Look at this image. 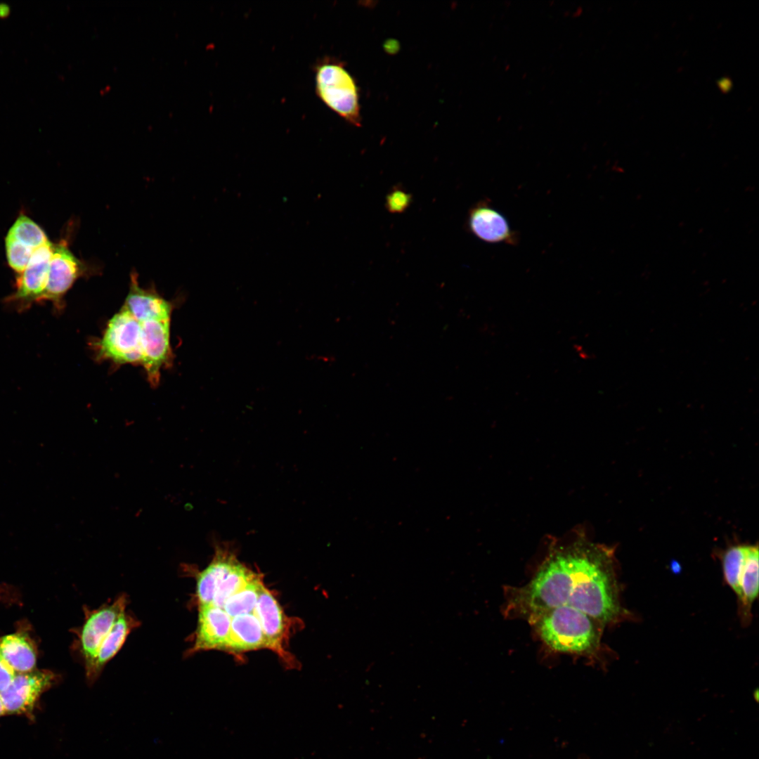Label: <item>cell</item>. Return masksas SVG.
I'll return each mask as SVG.
<instances>
[{
  "instance_id": "cell-1",
  "label": "cell",
  "mask_w": 759,
  "mask_h": 759,
  "mask_svg": "<svg viewBox=\"0 0 759 759\" xmlns=\"http://www.w3.org/2000/svg\"><path fill=\"white\" fill-rule=\"evenodd\" d=\"M611 552L577 534L552 546L533 577L511 588L507 607L529 616L557 606L576 608L602 625L622 614Z\"/></svg>"
},
{
  "instance_id": "cell-2",
  "label": "cell",
  "mask_w": 759,
  "mask_h": 759,
  "mask_svg": "<svg viewBox=\"0 0 759 759\" xmlns=\"http://www.w3.org/2000/svg\"><path fill=\"white\" fill-rule=\"evenodd\" d=\"M540 640L562 653L590 655L599 647L602 624L571 606H557L528 618Z\"/></svg>"
},
{
  "instance_id": "cell-3",
  "label": "cell",
  "mask_w": 759,
  "mask_h": 759,
  "mask_svg": "<svg viewBox=\"0 0 759 759\" xmlns=\"http://www.w3.org/2000/svg\"><path fill=\"white\" fill-rule=\"evenodd\" d=\"M315 90L320 100L349 123L359 126V91L342 62L325 58L315 66Z\"/></svg>"
},
{
  "instance_id": "cell-4",
  "label": "cell",
  "mask_w": 759,
  "mask_h": 759,
  "mask_svg": "<svg viewBox=\"0 0 759 759\" xmlns=\"http://www.w3.org/2000/svg\"><path fill=\"white\" fill-rule=\"evenodd\" d=\"M141 320L123 306L108 321L100 339L93 343L96 359L115 364H143Z\"/></svg>"
},
{
  "instance_id": "cell-5",
  "label": "cell",
  "mask_w": 759,
  "mask_h": 759,
  "mask_svg": "<svg viewBox=\"0 0 759 759\" xmlns=\"http://www.w3.org/2000/svg\"><path fill=\"white\" fill-rule=\"evenodd\" d=\"M128 597L122 594L95 609L84 607V621L78 633V649L89 670L98 650L118 618L125 612Z\"/></svg>"
},
{
  "instance_id": "cell-6",
  "label": "cell",
  "mask_w": 759,
  "mask_h": 759,
  "mask_svg": "<svg viewBox=\"0 0 759 759\" xmlns=\"http://www.w3.org/2000/svg\"><path fill=\"white\" fill-rule=\"evenodd\" d=\"M90 267L74 256L66 243L53 245L49 263L48 283L40 301H51L57 310L64 306L63 298L74 283L90 274Z\"/></svg>"
},
{
  "instance_id": "cell-7",
  "label": "cell",
  "mask_w": 759,
  "mask_h": 759,
  "mask_svg": "<svg viewBox=\"0 0 759 759\" xmlns=\"http://www.w3.org/2000/svg\"><path fill=\"white\" fill-rule=\"evenodd\" d=\"M53 245L48 241L35 250L16 280L15 292L6 299V302L11 303L17 310L22 311L40 301L48 283Z\"/></svg>"
},
{
  "instance_id": "cell-8",
  "label": "cell",
  "mask_w": 759,
  "mask_h": 759,
  "mask_svg": "<svg viewBox=\"0 0 759 759\" xmlns=\"http://www.w3.org/2000/svg\"><path fill=\"white\" fill-rule=\"evenodd\" d=\"M54 675L48 670L20 673L1 692L6 713H30L40 695L51 687Z\"/></svg>"
},
{
  "instance_id": "cell-9",
  "label": "cell",
  "mask_w": 759,
  "mask_h": 759,
  "mask_svg": "<svg viewBox=\"0 0 759 759\" xmlns=\"http://www.w3.org/2000/svg\"><path fill=\"white\" fill-rule=\"evenodd\" d=\"M231 617L223 609L212 604L198 606V619L193 644L186 654L209 650L223 649L228 640Z\"/></svg>"
},
{
  "instance_id": "cell-10",
  "label": "cell",
  "mask_w": 759,
  "mask_h": 759,
  "mask_svg": "<svg viewBox=\"0 0 759 759\" xmlns=\"http://www.w3.org/2000/svg\"><path fill=\"white\" fill-rule=\"evenodd\" d=\"M467 225L472 234L484 242L512 245L518 242L517 233L505 216L489 202H479L470 209Z\"/></svg>"
},
{
  "instance_id": "cell-11",
  "label": "cell",
  "mask_w": 759,
  "mask_h": 759,
  "mask_svg": "<svg viewBox=\"0 0 759 759\" xmlns=\"http://www.w3.org/2000/svg\"><path fill=\"white\" fill-rule=\"evenodd\" d=\"M261 627L266 647L283 656V640L286 620L283 611L271 592L263 585L254 610Z\"/></svg>"
},
{
  "instance_id": "cell-12",
  "label": "cell",
  "mask_w": 759,
  "mask_h": 759,
  "mask_svg": "<svg viewBox=\"0 0 759 759\" xmlns=\"http://www.w3.org/2000/svg\"><path fill=\"white\" fill-rule=\"evenodd\" d=\"M122 306L139 319H171L173 309L154 288L140 287L136 272L131 273L129 290Z\"/></svg>"
},
{
  "instance_id": "cell-13",
  "label": "cell",
  "mask_w": 759,
  "mask_h": 759,
  "mask_svg": "<svg viewBox=\"0 0 759 759\" xmlns=\"http://www.w3.org/2000/svg\"><path fill=\"white\" fill-rule=\"evenodd\" d=\"M139 625L140 622L126 611L118 618L101 643L91 668L86 672L89 685L96 681L106 663L119 651L130 632Z\"/></svg>"
},
{
  "instance_id": "cell-14",
  "label": "cell",
  "mask_w": 759,
  "mask_h": 759,
  "mask_svg": "<svg viewBox=\"0 0 759 759\" xmlns=\"http://www.w3.org/2000/svg\"><path fill=\"white\" fill-rule=\"evenodd\" d=\"M235 557L225 545L215 546V553L209 565L195 573V597L198 606L212 603L219 582Z\"/></svg>"
},
{
  "instance_id": "cell-15",
  "label": "cell",
  "mask_w": 759,
  "mask_h": 759,
  "mask_svg": "<svg viewBox=\"0 0 759 759\" xmlns=\"http://www.w3.org/2000/svg\"><path fill=\"white\" fill-rule=\"evenodd\" d=\"M266 647L258 618L252 613L231 618V629L223 649L242 652Z\"/></svg>"
},
{
  "instance_id": "cell-16",
  "label": "cell",
  "mask_w": 759,
  "mask_h": 759,
  "mask_svg": "<svg viewBox=\"0 0 759 759\" xmlns=\"http://www.w3.org/2000/svg\"><path fill=\"white\" fill-rule=\"evenodd\" d=\"M0 657L15 671H32L36 663V654L30 641L21 634H11L0 639Z\"/></svg>"
},
{
  "instance_id": "cell-17",
  "label": "cell",
  "mask_w": 759,
  "mask_h": 759,
  "mask_svg": "<svg viewBox=\"0 0 759 759\" xmlns=\"http://www.w3.org/2000/svg\"><path fill=\"white\" fill-rule=\"evenodd\" d=\"M235 557L219 582L212 604L222 608L225 602L257 576Z\"/></svg>"
},
{
  "instance_id": "cell-18",
  "label": "cell",
  "mask_w": 759,
  "mask_h": 759,
  "mask_svg": "<svg viewBox=\"0 0 759 759\" xmlns=\"http://www.w3.org/2000/svg\"><path fill=\"white\" fill-rule=\"evenodd\" d=\"M758 546H747V553L741 580V599L742 607L746 612L758 595ZM747 613V614H748Z\"/></svg>"
},
{
  "instance_id": "cell-19",
  "label": "cell",
  "mask_w": 759,
  "mask_h": 759,
  "mask_svg": "<svg viewBox=\"0 0 759 759\" xmlns=\"http://www.w3.org/2000/svg\"><path fill=\"white\" fill-rule=\"evenodd\" d=\"M262 583L258 576L245 587L230 597L223 609L231 617L252 613L254 610Z\"/></svg>"
},
{
  "instance_id": "cell-20",
  "label": "cell",
  "mask_w": 759,
  "mask_h": 759,
  "mask_svg": "<svg viewBox=\"0 0 759 759\" xmlns=\"http://www.w3.org/2000/svg\"><path fill=\"white\" fill-rule=\"evenodd\" d=\"M747 546H733L727 550L723 557V571L727 584L741 599L740 580L745 564Z\"/></svg>"
},
{
  "instance_id": "cell-21",
  "label": "cell",
  "mask_w": 759,
  "mask_h": 759,
  "mask_svg": "<svg viewBox=\"0 0 759 759\" xmlns=\"http://www.w3.org/2000/svg\"><path fill=\"white\" fill-rule=\"evenodd\" d=\"M23 245L37 249L46 244L48 238L44 231L31 219L20 214L8 233Z\"/></svg>"
},
{
  "instance_id": "cell-22",
  "label": "cell",
  "mask_w": 759,
  "mask_h": 759,
  "mask_svg": "<svg viewBox=\"0 0 759 759\" xmlns=\"http://www.w3.org/2000/svg\"><path fill=\"white\" fill-rule=\"evenodd\" d=\"M6 257L9 266L15 271L22 273L27 267L36 249L18 241L9 233L6 237Z\"/></svg>"
},
{
  "instance_id": "cell-23",
  "label": "cell",
  "mask_w": 759,
  "mask_h": 759,
  "mask_svg": "<svg viewBox=\"0 0 759 759\" xmlns=\"http://www.w3.org/2000/svg\"><path fill=\"white\" fill-rule=\"evenodd\" d=\"M411 200L412 196L409 193L396 186L393 188L387 195L385 205L390 213L400 214L409 207Z\"/></svg>"
},
{
  "instance_id": "cell-24",
  "label": "cell",
  "mask_w": 759,
  "mask_h": 759,
  "mask_svg": "<svg viewBox=\"0 0 759 759\" xmlns=\"http://www.w3.org/2000/svg\"><path fill=\"white\" fill-rule=\"evenodd\" d=\"M15 670L0 657V692L6 689L15 676Z\"/></svg>"
},
{
  "instance_id": "cell-25",
  "label": "cell",
  "mask_w": 759,
  "mask_h": 759,
  "mask_svg": "<svg viewBox=\"0 0 759 759\" xmlns=\"http://www.w3.org/2000/svg\"><path fill=\"white\" fill-rule=\"evenodd\" d=\"M5 713H6V710H5V708H4V703H3L1 694V692H0V715L4 714Z\"/></svg>"
}]
</instances>
